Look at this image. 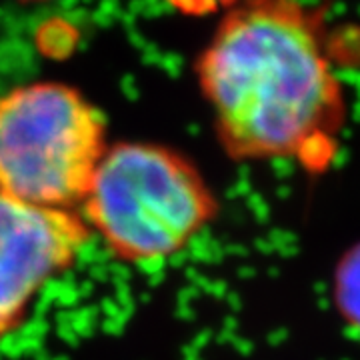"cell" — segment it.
Masks as SVG:
<instances>
[{"mask_svg":"<svg viewBox=\"0 0 360 360\" xmlns=\"http://www.w3.org/2000/svg\"><path fill=\"white\" fill-rule=\"evenodd\" d=\"M89 238V224L75 210L30 205L0 188V340L40 290L75 264Z\"/></svg>","mask_w":360,"mask_h":360,"instance_id":"cell-4","label":"cell"},{"mask_svg":"<svg viewBox=\"0 0 360 360\" xmlns=\"http://www.w3.org/2000/svg\"><path fill=\"white\" fill-rule=\"evenodd\" d=\"M168 4L182 16H210V14L226 13L238 0H167Z\"/></svg>","mask_w":360,"mask_h":360,"instance_id":"cell-5","label":"cell"},{"mask_svg":"<svg viewBox=\"0 0 360 360\" xmlns=\"http://www.w3.org/2000/svg\"><path fill=\"white\" fill-rule=\"evenodd\" d=\"M18 2H28V4H40V2H51V0H18Z\"/></svg>","mask_w":360,"mask_h":360,"instance_id":"cell-7","label":"cell"},{"mask_svg":"<svg viewBox=\"0 0 360 360\" xmlns=\"http://www.w3.org/2000/svg\"><path fill=\"white\" fill-rule=\"evenodd\" d=\"M205 176L176 150L155 142L106 148L82 200V219L110 255L148 264L182 252L217 217Z\"/></svg>","mask_w":360,"mask_h":360,"instance_id":"cell-2","label":"cell"},{"mask_svg":"<svg viewBox=\"0 0 360 360\" xmlns=\"http://www.w3.org/2000/svg\"><path fill=\"white\" fill-rule=\"evenodd\" d=\"M342 286H348V288H342L345 302L348 304L352 316L360 321V255H356L354 260H350Z\"/></svg>","mask_w":360,"mask_h":360,"instance_id":"cell-6","label":"cell"},{"mask_svg":"<svg viewBox=\"0 0 360 360\" xmlns=\"http://www.w3.org/2000/svg\"><path fill=\"white\" fill-rule=\"evenodd\" d=\"M222 148L236 160H321L347 118L321 14L300 0H238L196 60Z\"/></svg>","mask_w":360,"mask_h":360,"instance_id":"cell-1","label":"cell"},{"mask_svg":"<svg viewBox=\"0 0 360 360\" xmlns=\"http://www.w3.org/2000/svg\"><path fill=\"white\" fill-rule=\"evenodd\" d=\"M108 148L104 115L63 82L40 80L0 96V188L30 205H82Z\"/></svg>","mask_w":360,"mask_h":360,"instance_id":"cell-3","label":"cell"}]
</instances>
